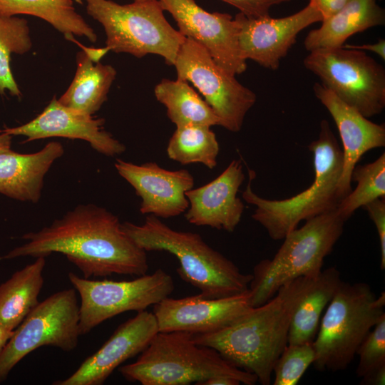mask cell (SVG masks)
Segmentation results:
<instances>
[{"label": "cell", "mask_w": 385, "mask_h": 385, "mask_svg": "<svg viewBox=\"0 0 385 385\" xmlns=\"http://www.w3.org/2000/svg\"><path fill=\"white\" fill-rule=\"evenodd\" d=\"M27 242L0 260L64 255L83 277L113 274L141 276L149 268L146 252L123 230L118 217L93 204L79 205L38 232L24 234Z\"/></svg>", "instance_id": "cell-1"}, {"label": "cell", "mask_w": 385, "mask_h": 385, "mask_svg": "<svg viewBox=\"0 0 385 385\" xmlns=\"http://www.w3.org/2000/svg\"><path fill=\"white\" fill-rule=\"evenodd\" d=\"M318 277V276H317ZM302 277L284 284L265 303L252 308L215 332L192 334L194 342L215 349L225 359L269 385L273 366L288 344L292 317L317 277Z\"/></svg>", "instance_id": "cell-2"}, {"label": "cell", "mask_w": 385, "mask_h": 385, "mask_svg": "<svg viewBox=\"0 0 385 385\" xmlns=\"http://www.w3.org/2000/svg\"><path fill=\"white\" fill-rule=\"evenodd\" d=\"M121 227L145 252L173 255L179 262L176 271L180 277L199 289L203 297H227L249 289L252 274L242 272L197 233L173 230L153 215H148L142 225L124 222Z\"/></svg>", "instance_id": "cell-3"}, {"label": "cell", "mask_w": 385, "mask_h": 385, "mask_svg": "<svg viewBox=\"0 0 385 385\" xmlns=\"http://www.w3.org/2000/svg\"><path fill=\"white\" fill-rule=\"evenodd\" d=\"M307 148L313 155L314 180L291 197L270 200L259 196L252 189L255 173L248 170L249 179L242 197L255 207L252 219L274 240H283L302 220L336 210L340 201L337 186L342 171V150L327 120L321 121L318 138Z\"/></svg>", "instance_id": "cell-4"}, {"label": "cell", "mask_w": 385, "mask_h": 385, "mask_svg": "<svg viewBox=\"0 0 385 385\" xmlns=\"http://www.w3.org/2000/svg\"><path fill=\"white\" fill-rule=\"evenodd\" d=\"M128 381L142 385H200L220 375L254 385L257 378L225 359L215 349L194 342L185 332H158L137 360L119 367Z\"/></svg>", "instance_id": "cell-5"}, {"label": "cell", "mask_w": 385, "mask_h": 385, "mask_svg": "<svg viewBox=\"0 0 385 385\" xmlns=\"http://www.w3.org/2000/svg\"><path fill=\"white\" fill-rule=\"evenodd\" d=\"M344 221L337 209L305 221L289 232L272 259L259 262L249 285L256 307L270 299L287 282L302 277H316L344 231Z\"/></svg>", "instance_id": "cell-6"}, {"label": "cell", "mask_w": 385, "mask_h": 385, "mask_svg": "<svg viewBox=\"0 0 385 385\" xmlns=\"http://www.w3.org/2000/svg\"><path fill=\"white\" fill-rule=\"evenodd\" d=\"M385 293L365 282H342L322 317L313 346L319 371L346 369L369 332L385 315Z\"/></svg>", "instance_id": "cell-7"}, {"label": "cell", "mask_w": 385, "mask_h": 385, "mask_svg": "<svg viewBox=\"0 0 385 385\" xmlns=\"http://www.w3.org/2000/svg\"><path fill=\"white\" fill-rule=\"evenodd\" d=\"M85 1L88 14L103 26L110 51L138 58L159 55L173 66L185 37L168 22L158 0L124 5L111 0Z\"/></svg>", "instance_id": "cell-8"}, {"label": "cell", "mask_w": 385, "mask_h": 385, "mask_svg": "<svg viewBox=\"0 0 385 385\" xmlns=\"http://www.w3.org/2000/svg\"><path fill=\"white\" fill-rule=\"evenodd\" d=\"M304 67L340 100L369 118L385 108V69L363 51L339 48L309 51Z\"/></svg>", "instance_id": "cell-9"}, {"label": "cell", "mask_w": 385, "mask_h": 385, "mask_svg": "<svg viewBox=\"0 0 385 385\" xmlns=\"http://www.w3.org/2000/svg\"><path fill=\"white\" fill-rule=\"evenodd\" d=\"M74 288L58 291L29 312L0 354V383L26 355L43 346L71 351L79 337V303Z\"/></svg>", "instance_id": "cell-10"}, {"label": "cell", "mask_w": 385, "mask_h": 385, "mask_svg": "<svg viewBox=\"0 0 385 385\" xmlns=\"http://www.w3.org/2000/svg\"><path fill=\"white\" fill-rule=\"evenodd\" d=\"M68 277L80 297L81 335L123 312L144 311L169 297L175 288L172 277L162 269L128 281L90 279L74 272Z\"/></svg>", "instance_id": "cell-11"}, {"label": "cell", "mask_w": 385, "mask_h": 385, "mask_svg": "<svg viewBox=\"0 0 385 385\" xmlns=\"http://www.w3.org/2000/svg\"><path fill=\"white\" fill-rule=\"evenodd\" d=\"M178 79L190 82L219 119V125L231 132L241 130L247 113L257 101L256 94L235 76L220 67L206 49L185 38L173 64Z\"/></svg>", "instance_id": "cell-12"}, {"label": "cell", "mask_w": 385, "mask_h": 385, "mask_svg": "<svg viewBox=\"0 0 385 385\" xmlns=\"http://www.w3.org/2000/svg\"><path fill=\"white\" fill-rule=\"evenodd\" d=\"M158 1L176 21L178 31L203 46L220 67L235 76L246 71V60L239 47L238 26L231 15L207 12L195 0Z\"/></svg>", "instance_id": "cell-13"}, {"label": "cell", "mask_w": 385, "mask_h": 385, "mask_svg": "<svg viewBox=\"0 0 385 385\" xmlns=\"http://www.w3.org/2000/svg\"><path fill=\"white\" fill-rule=\"evenodd\" d=\"M253 307L250 292L222 298L200 294L179 299L169 297L153 305L158 332H185L206 334L225 328Z\"/></svg>", "instance_id": "cell-14"}, {"label": "cell", "mask_w": 385, "mask_h": 385, "mask_svg": "<svg viewBox=\"0 0 385 385\" xmlns=\"http://www.w3.org/2000/svg\"><path fill=\"white\" fill-rule=\"evenodd\" d=\"M238 26V43L242 56L266 68L276 70L295 43L298 34L323 18L311 3L300 11L283 18L270 16L248 18L242 13L235 17Z\"/></svg>", "instance_id": "cell-15"}, {"label": "cell", "mask_w": 385, "mask_h": 385, "mask_svg": "<svg viewBox=\"0 0 385 385\" xmlns=\"http://www.w3.org/2000/svg\"><path fill=\"white\" fill-rule=\"evenodd\" d=\"M115 168L141 198L142 214L169 218L188 210L185 193L193 188L195 183L188 170H169L155 162L137 165L120 159H116Z\"/></svg>", "instance_id": "cell-16"}, {"label": "cell", "mask_w": 385, "mask_h": 385, "mask_svg": "<svg viewBox=\"0 0 385 385\" xmlns=\"http://www.w3.org/2000/svg\"><path fill=\"white\" fill-rule=\"evenodd\" d=\"M158 332L153 312L145 310L120 324L109 339L68 378L53 385H101L124 361L140 354Z\"/></svg>", "instance_id": "cell-17"}, {"label": "cell", "mask_w": 385, "mask_h": 385, "mask_svg": "<svg viewBox=\"0 0 385 385\" xmlns=\"http://www.w3.org/2000/svg\"><path fill=\"white\" fill-rule=\"evenodd\" d=\"M103 118L90 115L59 103L53 96L43 111L31 121L0 132L26 137L25 142L51 137L87 141L98 153L107 156L122 154L125 146L104 130Z\"/></svg>", "instance_id": "cell-18"}, {"label": "cell", "mask_w": 385, "mask_h": 385, "mask_svg": "<svg viewBox=\"0 0 385 385\" xmlns=\"http://www.w3.org/2000/svg\"><path fill=\"white\" fill-rule=\"evenodd\" d=\"M313 91L332 115L342 142V171L337 186L341 200L351 191V172L361 156L370 150L385 146V125L369 120L322 83H315Z\"/></svg>", "instance_id": "cell-19"}, {"label": "cell", "mask_w": 385, "mask_h": 385, "mask_svg": "<svg viewBox=\"0 0 385 385\" xmlns=\"http://www.w3.org/2000/svg\"><path fill=\"white\" fill-rule=\"evenodd\" d=\"M244 180L242 161L232 160L215 179L186 192L189 201L185 212L187 221L197 226L233 232L245 210L243 202L237 197Z\"/></svg>", "instance_id": "cell-20"}, {"label": "cell", "mask_w": 385, "mask_h": 385, "mask_svg": "<svg viewBox=\"0 0 385 385\" xmlns=\"http://www.w3.org/2000/svg\"><path fill=\"white\" fill-rule=\"evenodd\" d=\"M63 153L62 144L56 141L48 143L34 153L22 154L11 149L0 153V193L36 203L41 197L45 175Z\"/></svg>", "instance_id": "cell-21"}, {"label": "cell", "mask_w": 385, "mask_h": 385, "mask_svg": "<svg viewBox=\"0 0 385 385\" xmlns=\"http://www.w3.org/2000/svg\"><path fill=\"white\" fill-rule=\"evenodd\" d=\"M311 30L304 46L307 51L342 47L352 35L385 24V11L376 0H351L338 12Z\"/></svg>", "instance_id": "cell-22"}, {"label": "cell", "mask_w": 385, "mask_h": 385, "mask_svg": "<svg viewBox=\"0 0 385 385\" xmlns=\"http://www.w3.org/2000/svg\"><path fill=\"white\" fill-rule=\"evenodd\" d=\"M45 265L46 257H38L0 284L1 327L14 331L38 303Z\"/></svg>", "instance_id": "cell-23"}, {"label": "cell", "mask_w": 385, "mask_h": 385, "mask_svg": "<svg viewBox=\"0 0 385 385\" xmlns=\"http://www.w3.org/2000/svg\"><path fill=\"white\" fill-rule=\"evenodd\" d=\"M76 65L74 78L58 101L66 107L93 115L107 100L116 71L111 65L93 62L83 50L76 54Z\"/></svg>", "instance_id": "cell-24"}, {"label": "cell", "mask_w": 385, "mask_h": 385, "mask_svg": "<svg viewBox=\"0 0 385 385\" xmlns=\"http://www.w3.org/2000/svg\"><path fill=\"white\" fill-rule=\"evenodd\" d=\"M30 15L44 20L70 40L73 36L96 42L97 35L76 11L73 0H0V16Z\"/></svg>", "instance_id": "cell-25"}, {"label": "cell", "mask_w": 385, "mask_h": 385, "mask_svg": "<svg viewBox=\"0 0 385 385\" xmlns=\"http://www.w3.org/2000/svg\"><path fill=\"white\" fill-rule=\"evenodd\" d=\"M343 280L339 270H322L297 307L292 317L288 344L312 342L317 334L322 314Z\"/></svg>", "instance_id": "cell-26"}, {"label": "cell", "mask_w": 385, "mask_h": 385, "mask_svg": "<svg viewBox=\"0 0 385 385\" xmlns=\"http://www.w3.org/2000/svg\"><path fill=\"white\" fill-rule=\"evenodd\" d=\"M154 93L157 100L166 107L168 117L176 127L219 125L212 109L185 81L163 79Z\"/></svg>", "instance_id": "cell-27"}, {"label": "cell", "mask_w": 385, "mask_h": 385, "mask_svg": "<svg viewBox=\"0 0 385 385\" xmlns=\"http://www.w3.org/2000/svg\"><path fill=\"white\" fill-rule=\"evenodd\" d=\"M166 151L170 159L182 165L201 163L212 170L217 164L220 146L210 127L191 125L176 127Z\"/></svg>", "instance_id": "cell-28"}, {"label": "cell", "mask_w": 385, "mask_h": 385, "mask_svg": "<svg viewBox=\"0 0 385 385\" xmlns=\"http://www.w3.org/2000/svg\"><path fill=\"white\" fill-rule=\"evenodd\" d=\"M32 41L28 21L17 16H0V95L6 91L21 98L22 93L11 69V55L31 50Z\"/></svg>", "instance_id": "cell-29"}, {"label": "cell", "mask_w": 385, "mask_h": 385, "mask_svg": "<svg viewBox=\"0 0 385 385\" xmlns=\"http://www.w3.org/2000/svg\"><path fill=\"white\" fill-rule=\"evenodd\" d=\"M351 181L356 183V188L342 199L337 207L344 221L359 207L385 197V153L371 163L356 164L351 172Z\"/></svg>", "instance_id": "cell-30"}, {"label": "cell", "mask_w": 385, "mask_h": 385, "mask_svg": "<svg viewBox=\"0 0 385 385\" xmlns=\"http://www.w3.org/2000/svg\"><path fill=\"white\" fill-rule=\"evenodd\" d=\"M316 354L312 342L287 344L272 369L274 385H295L311 364Z\"/></svg>", "instance_id": "cell-31"}, {"label": "cell", "mask_w": 385, "mask_h": 385, "mask_svg": "<svg viewBox=\"0 0 385 385\" xmlns=\"http://www.w3.org/2000/svg\"><path fill=\"white\" fill-rule=\"evenodd\" d=\"M356 355L359 357L356 369L359 377L385 364V315L381 317L364 339Z\"/></svg>", "instance_id": "cell-32"}, {"label": "cell", "mask_w": 385, "mask_h": 385, "mask_svg": "<svg viewBox=\"0 0 385 385\" xmlns=\"http://www.w3.org/2000/svg\"><path fill=\"white\" fill-rule=\"evenodd\" d=\"M374 222L379 239L381 261L380 267L385 269V197L378 198L362 207Z\"/></svg>", "instance_id": "cell-33"}, {"label": "cell", "mask_w": 385, "mask_h": 385, "mask_svg": "<svg viewBox=\"0 0 385 385\" xmlns=\"http://www.w3.org/2000/svg\"><path fill=\"white\" fill-rule=\"evenodd\" d=\"M237 9L248 18L270 16V8L292 0H221Z\"/></svg>", "instance_id": "cell-34"}, {"label": "cell", "mask_w": 385, "mask_h": 385, "mask_svg": "<svg viewBox=\"0 0 385 385\" xmlns=\"http://www.w3.org/2000/svg\"><path fill=\"white\" fill-rule=\"evenodd\" d=\"M351 0H309L322 14L323 20L332 16Z\"/></svg>", "instance_id": "cell-35"}, {"label": "cell", "mask_w": 385, "mask_h": 385, "mask_svg": "<svg viewBox=\"0 0 385 385\" xmlns=\"http://www.w3.org/2000/svg\"><path fill=\"white\" fill-rule=\"evenodd\" d=\"M360 384L364 385H384L385 364L378 366L363 376Z\"/></svg>", "instance_id": "cell-36"}, {"label": "cell", "mask_w": 385, "mask_h": 385, "mask_svg": "<svg viewBox=\"0 0 385 385\" xmlns=\"http://www.w3.org/2000/svg\"><path fill=\"white\" fill-rule=\"evenodd\" d=\"M346 48L357 49L360 51H368L374 52L377 54L381 58L385 60V40L379 39L375 43L362 44V45H351L344 44L343 46Z\"/></svg>", "instance_id": "cell-37"}, {"label": "cell", "mask_w": 385, "mask_h": 385, "mask_svg": "<svg viewBox=\"0 0 385 385\" xmlns=\"http://www.w3.org/2000/svg\"><path fill=\"white\" fill-rule=\"evenodd\" d=\"M240 384V381L236 378L220 375L206 379L200 385H239Z\"/></svg>", "instance_id": "cell-38"}, {"label": "cell", "mask_w": 385, "mask_h": 385, "mask_svg": "<svg viewBox=\"0 0 385 385\" xmlns=\"http://www.w3.org/2000/svg\"><path fill=\"white\" fill-rule=\"evenodd\" d=\"M78 45L82 48V50L88 57L94 63L100 62V60L110 51L107 46L103 48H93L86 47L79 43Z\"/></svg>", "instance_id": "cell-39"}, {"label": "cell", "mask_w": 385, "mask_h": 385, "mask_svg": "<svg viewBox=\"0 0 385 385\" xmlns=\"http://www.w3.org/2000/svg\"><path fill=\"white\" fill-rule=\"evenodd\" d=\"M12 135L0 132V153L10 150Z\"/></svg>", "instance_id": "cell-40"}, {"label": "cell", "mask_w": 385, "mask_h": 385, "mask_svg": "<svg viewBox=\"0 0 385 385\" xmlns=\"http://www.w3.org/2000/svg\"><path fill=\"white\" fill-rule=\"evenodd\" d=\"M14 331L6 329L0 326V354L12 336Z\"/></svg>", "instance_id": "cell-41"}, {"label": "cell", "mask_w": 385, "mask_h": 385, "mask_svg": "<svg viewBox=\"0 0 385 385\" xmlns=\"http://www.w3.org/2000/svg\"><path fill=\"white\" fill-rule=\"evenodd\" d=\"M133 1H148V0H133Z\"/></svg>", "instance_id": "cell-42"}, {"label": "cell", "mask_w": 385, "mask_h": 385, "mask_svg": "<svg viewBox=\"0 0 385 385\" xmlns=\"http://www.w3.org/2000/svg\"><path fill=\"white\" fill-rule=\"evenodd\" d=\"M76 1H78V2H81V0H76Z\"/></svg>", "instance_id": "cell-43"}]
</instances>
